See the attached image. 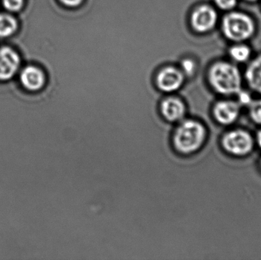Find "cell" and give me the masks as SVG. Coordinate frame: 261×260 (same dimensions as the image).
<instances>
[{"label": "cell", "instance_id": "obj_1", "mask_svg": "<svg viewBox=\"0 0 261 260\" xmlns=\"http://www.w3.org/2000/svg\"><path fill=\"white\" fill-rule=\"evenodd\" d=\"M171 133V145L179 155H193L206 143L208 130L201 121L185 118L176 124Z\"/></svg>", "mask_w": 261, "mask_h": 260}, {"label": "cell", "instance_id": "obj_2", "mask_svg": "<svg viewBox=\"0 0 261 260\" xmlns=\"http://www.w3.org/2000/svg\"><path fill=\"white\" fill-rule=\"evenodd\" d=\"M207 79L212 90L225 97L236 96L243 89V73L231 61H215L207 72Z\"/></svg>", "mask_w": 261, "mask_h": 260}, {"label": "cell", "instance_id": "obj_3", "mask_svg": "<svg viewBox=\"0 0 261 260\" xmlns=\"http://www.w3.org/2000/svg\"><path fill=\"white\" fill-rule=\"evenodd\" d=\"M222 36L231 43L248 42L257 33L255 19L243 11L225 12L220 21Z\"/></svg>", "mask_w": 261, "mask_h": 260}, {"label": "cell", "instance_id": "obj_4", "mask_svg": "<svg viewBox=\"0 0 261 260\" xmlns=\"http://www.w3.org/2000/svg\"><path fill=\"white\" fill-rule=\"evenodd\" d=\"M222 150L234 157H245L250 155L255 147V138L245 129H231L226 131L221 137Z\"/></svg>", "mask_w": 261, "mask_h": 260}, {"label": "cell", "instance_id": "obj_5", "mask_svg": "<svg viewBox=\"0 0 261 260\" xmlns=\"http://www.w3.org/2000/svg\"><path fill=\"white\" fill-rule=\"evenodd\" d=\"M219 20L218 9L211 5L203 4L193 11L190 22L197 33L207 34L216 28Z\"/></svg>", "mask_w": 261, "mask_h": 260}, {"label": "cell", "instance_id": "obj_6", "mask_svg": "<svg viewBox=\"0 0 261 260\" xmlns=\"http://www.w3.org/2000/svg\"><path fill=\"white\" fill-rule=\"evenodd\" d=\"M242 108L237 100L221 99L213 105L212 114L219 125L230 126L236 123L240 117Z\"/></svg>", "mask_w": 261, "mask_h": 260}, {"label": "cell", "instance_id": "obj_7", "mask_svg": "<svg viewBox=\"0 0 261 260\" xmlns=\"http://www.w3.org/2000/svg\"><path fill=\"white\" fill-rule=\"evenodd\" d=\"M159 114L167 123L177 124L187 118V107L182 99L170 96L161 101Z\"/></svg>", "mask_w": 261, "mask_h": 260}, {"label": "cell", "instance_id": "obj_8", "mask_svg": "<svg viewBox=\"0 0 261 260\" xmlns=\"http://www.w3.org/2000/svg\"><path fill=\"white\" fill-rule=\"evenodd\" d=\"M20 67V56L9 47L0 48V80L12 79Z\"/></svg>", "mask_w": 261, "mask_h": 260}, {"label": "cell", "instance_id": "obj_9", "mask_svg": "<svg viewBox=\"0 0 261 260\" xmlns=\"http://www.w3.org/2000/svg\"><path fill=\"white\" fill-rule=\"evenodd\" d=\"M184 82V73L173 67L164 69L156 78L158 88L164 93L176 91L182 86Z\"/></svg>", "mask_w": 261, "mask_h": 260}, {"label": "cell", "instance_id": "obj_10", "mask_svg": "<svg viewBox=\"0 0 261 260\" xmlns=\"http://www.w3.org/2000/svg\"><path fill=\"white\" fill-rule=\"evenodd\" d=\"M243 77L249 90L261 96V53L246 64Z\"/></svg>", "mask_w": 261, "mask_h": 260}, {"label": "cell", "instance_id": "obj_11", "mask_svg": "<svg viewBox=\"0 0 261 260\" xmlns=\"http://www.w3.org/2000/svg\"><path fill=\"white\" fill-rule=\"evenodd\" d=\"M20 81L26 90L32 92L38 91L44 87L45 76L38 67L28 66L21 72Z\"/></svg>", "mask_w": 261, "mask_h": 260}, {"label": "cell", "instance_id": "obj_12", "mask_svg": "<svg viewBox=\"0 0 261 260\" xmlns=\"http://www.w3.org/2000/svg\"><path fill=\"white\" fill-rule=\"evenodd\" d=\"M253 50L247 42L232 43L228 49L230 61L234 64H246L252 58Z\"/></svg>", "mask_w": 261, "mask_h": 260}, {"label": "cell", "instance_id": "obj_13", "mask_svg": "<svg viewBox=\"0 0 261 260\" xmlns=\"http://www.w3.org/2000/svg\"><path fill=\"white\" fill-rule=\"evenodd\" d=\"M18 29L17 20L9 14H0V38H7Z\"/></svg>", "mask_w": 261, "mask_h": 260}, {"label": "cell", "instance_id": "obj_14", "mask_svg": "<svg viewBox=\"0 0 261 260\" xmlns=\"http://www.w3.org/2000/svg\"><path fill=\"white\" fill-rule=\"evenodd\" d=\"M247 108L251 120L256 125L261 126V98L253 99Z\"/></svg>", "mask_w": 261, "mask_h": 260}, {"label": "cell", "instance_id": "obj_15", "mask_svg": "<svg viewBox=\"0 0 261 260\" xmlns=\"http://www.w3.org/2000/svg\"><path fill=\"white\" fill-rule=\"evenodd\" d=\"M239 1V0H213V3L218 10L227 12L236 9Z\"/></svg>", "mask_w": 261, "mask_h": 260}, {"label": "cell", "instance_id": "obj_16", "mask_svg": "<svg viewBox=\"0 0 261 260\" xmlns=\"http://www.w3.org/2000/svg\"><path fill=\"white\" fill-rule=\"evenodd\" d=\"M24 0H3L5 9L10 12H18L24 6Z\"/></svg>", "mask_w": 261, "mask_h": 260}, {"label": "cell", "instance_id": "obj_17", "mask_svg": "<svg viewBox=\"0 0 261 260\" xmlns=\"http://www.w3.org/2000/svg\"><path fill=\"white\" fill-rule=\"evenodd\" d=\"M237 101L242 107H248L249 104L252 102L253 98L249 92L245 91L242 89L237 95Z\"/></svg>", "mask_w": 261, "mask_h": 260}, {"label": "cell", "instance_id": "obj_18", "mask_svg": "<svg viewBox=\"0 0 261 260\" xmlns=\"http://www.w3.org/2000/svg\"><path fill=\"white\" fill-rule=\"evenodd\" d=\"M181 67H182V71L189 76L193 74L195 70H196V64L194 61L191 59H185L181 63Z\"/></svg>", "mask_w": 261, "mask_h": 260}, {"label": "cell", "instance_id": "obj_19", "mask_svg": "<svg viewBox=\"0 0 261 260\" xmlns=\"http://www.w3.org/2000/svg\"><path fill=\"white\" fill-rule=\"evenodd\" d=\"M60 2L69 7H76L82 3L83 0H60Z\"/></svg>", "mask_w": 261, "mask_h": 260}, {"label": "cell", "instance_id": "obj_20", "mask_svg": "<svg viewBox=\"0 0 261 260\" xmlns=\"http://www.w3.org/2000/svg\"><path fill=\"white\" fill-rule=\"evenodd\" d=\"M255 143L261 150V129L257 132L255 137Z\"/></svg>", "mask_w": 261, "mask_h": 260}, {"label": "cell", "instance_id": "obj_21", "mask_svg": "<svg viewBox=\"0 0 261 260\" xmlns=\"http://www.w3.org/2000/svg\"><path fill=\"white\" fill-rule=\"evenodd\" d=\"M245 2H247L248 3H255L257 2L260 1V0H244Z\"/></svg>", "mask_w": 261, "mask_h": 260}, {"label": "cell", "instance_id": "obj_22", "mask_svg": "<svg viewBox=\"0 0 261 260\" xmlns=\"http://www.w3.org/2000/svg\"><path fill=\"white\" fill-rule=\"evenodd\" d=\"M259 164H260V169H261V159H260V163H259Z\"/></svg>", "mask_w": 261, "mask_h": 260}, {"label": "cell", "instance_id": "obj_23", "mask_svg": "<svg viewBox=\"0 0 261 260\" xmlns=\"http://www.w3.org/2000/svg\"><path fill=\"white\" fill-rule=\"evenodd\" d=\"M260 1H261V0H260Z\"/></svg>", "mask_w": 261, "mask_h": 260}]
</instances>
